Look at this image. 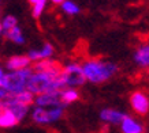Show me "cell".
Instances as JSON below:
<instances>
[{
	"label": "cell",
	"instance_id": "1",
	"mask_svg": "<svg viewBox=\"0 0 149 133\" xmlns=\"http://www.w3.org/2000/svg\"><path fill=\"white\" fill-rule=\"evenodd\" d=\"M62 69L52 72H34L29 80L27 90L32 94H34L36 97L47 93L64 90L66 87L62 80Z\"/></svg>",
	"mask_w": 149,
	"mask_h": 133
},
{
	"label": "cell",
	"instance_id": "2",
	"mask_svg": "<svg viewBox=\"0 0 149 133\" xmlns=\"http://www.w3.org/2000/svg\"><path fill=\"white\" fill-rule=\"evenodd\" d=\"M86 82L93 84H101L112 77L118 72V65L112 61L103 58H88L81 62Z\"/></svg>",
	"mask_w": 149,
	"mask_h": 133
},
{
	"label": "cell",
	"instance_id": "3",
	"mask_svg": "<svg viewBox=\"0 0 149 133\" xmlns=\"http://www.w3.org/2000/svg\"><path fill=\"white\" fill-rule=\"evenodd\" d=\"M34 73L32 66L21 71L8 72L4 68H0V88L6 90L8 94H17L27 90L29 80Z\"/></svg>",
	"mask_w": 149,
	"mask_h": 133
},
{
	"label": "cell",
	"instance_id": "4",
	"mask_svg": "<svg viewBox=\"0 0 149 133\" xmlns=\"http://www.w3.org/2000/svg\"><path fill=\"white\" fill-rule=\"evenodd\" d=\"M64 114V106L40 107L34 106L30 111V118L37 125H51L58 122Z\"/></svg>",
	"mask_w": 149,
	"mask_h": 133
},
{
	"label": "cell",
	"instance_id": "5",
	"mask_svg": "<svg viewBox=\"0 0 149 133\" xmlns=\"http://www.w3.org/2000/svg\"><path fill=\"white\" fill-rule=\"evenodd\" d=\"M62 80L64 83L66 88H77L85 84L86 77L82 69L81 62L77 61H70L63 66L62 69Z\"/></svg>",
	"mask_w": 149,
	"mask_h": 133
},
{
	"label": "cell",
	"instance_id": "6",
	"mask_svg": "<svg viewBox=\"0 0 149 133\" xmlns=\"http://www.w3.org/2000/svg\"><path fill=\"white\" fill-rule=\"evenodd\" d=\"M0 109H8V110H11L14 114L17 115V118L19 120V122H21L23 118H26V115L32 111L30 106H26V105L15 101L13 98H8V99H6V101H0Z\"/></svg>",
	"mask_w": 149,
	"mask_h": 133
},
{
	"label": "cell",
	"instance_id": "7",
	"mask_svg": "<svg viewBox=\"0 0 149 133\" xmlns=\"http://www.w3.org/2000/svg\"><path fill=\"white\" fill-rule=\"evenodd\" d=\"M130 105L137 114L145 115L149 111V98L141 91H134L130 95Z\"/></svg>",
	"mask_w": 149,
	"mask_h": 133
},
{
	"label": "cell",
	"instance_id": "8",
	"mask_svg": "<svg viewBox=\"0 0 149 133\" xmlns=\"http://www.w3.org/2000/svg\"><path fill=\"white\" fill-rule=\"evenodd\" d=\"M29 66H32V61L29 60V57H27L26 54H15V56H11L4 62V69L8 72L26 69Z\"/></svg>",
	"mask_w": 149,
	"mask_h": 133
},
{
	"label": "cell",
	"instance_id": "9",
	"mask_svg": "<svg viewBox=\"0 0 149 133\" xmlns=\"http://www.w3.org/2000/svg\"><path fill=\"white\" fill-rule=\"evenodd\" d=\"M34 106H40V107L63 106V105H62V101H60V91L47 93V94H42V95H38V97H36Z\"/></svg>",
	"mask_w": 149,
	"mask_h": 133
},
{
	"label": "cell",
	"instance_id": "10",
	"mask_svg": "<svg viewBox=\"0 0 149 133\" xmlns=\"http://www.w3.org/2000/svg\"><path fill=\"white\" fill-rule=\"evenodd\" d=\"M126 115L127 114H125V113L120 110H115V109H103V110L100 111V120L107 125H116V124L120 125Z\"/></svg>",
	"mask_w": 149,
	"mask_h": 133
},
{
	"label": "cell",
	"instance_id": "11",
	"mask_svg": "<svg viewBox=\"0 0 149 133\" xmlns=\"http://www.w3.org/2000/svg\"><path fill=\"white\" fill-rule=\"evenodd\" d=\"M133 60L142 69H149V42L140 45L133 53Z\"/></svg>",
	"mask_w": 149,
	"mask_h": 133
},
{
	"label": "cell",
	"instance_id": "12",
	"mask_svg": "<svg viewBox=\"0 0 149 133\" xmlns=\"http://www.w3.org/2000/svg\"><path fill=\"white\" fill-rule=\"evenodd\" d=\"M120 130L122 133H144V125L134 117L126 115L120 124Z\"/></svg>",
	"mask_w": 149,
	"mask_h": 133
},
{
	"label": "cell",
	"instance_id": "13",
	"mask_svg": "<svg viewBox=\"0 0 149 133\" xmlns=\"http://www.w3.org/2000/svg\"><path fill=\"white\" fill-rule=\"evenodd\" d=\"M19 124V120L8 109H0V128L10 129Z\"/></svg>",
	"mask_w": 149,
	"mask_h": 133
},
{
	"label": "cell",
	"instance_id": "14",
	"mask_svg": "<svg viewBox=\"0 0 149 133\" xmlns=\"http://www.w3.org/2000/svg\"><path fill=\"white\" fill-rule=\"evenodd\" d=\"M32 68L34 72H52V71H59L63 66L60 65L58 61L51 58V60H41V61L33 64Z\"/></svg>",
	"mask_w": 149,
	"mask_h": 133
},
{
	"label": "cell",
	"instance_id": "15",
	"mask_svg": "<svg viewBox=\"0 0 149 133\" xmlns=\"http://www.w3.org/2000/svg\"><path fill=\"white\" fill-rule=\"evenodd\" d=\"M8 98H13V99L26 105V106H32L34 103V101H36V95L32 94L29 90H25V91H21V93H17V94H7L6 99H8ZM6 99H3V101H6Z\"/></svg>",
	"mask_w": 149,
	"mask_h": 133
},
{
	"label": "cell",
	"instance_id": "16",
	"mask_svg": "<svg viewBox=\"0 0 149 133\" xmlns=\"http://www.w3.org/2000/svg\"><path fill=\"white\" fill-rule=\"evenodd\" d=\"M79 99V93H78L75 88H64L60 91V101H62V105L64 107H67L68 105L77 102Z\"/></svg>",
	"mask_w": 149,
	"mask_h": 133
},
{
	"label": "cell",
	"instance_id": "17",
	"mask_svg": "<svg viewBox=\"0 0 149 133\" xmlns=\"http://www.w3.org/2000/svg\"><path fill=\"white\" fill-rule=\"evenodd\" d=\"M17 26H18V19L14 15H6L1 18V22H0V34L6 37L10 30L15 29Z\"/></svg>",
	"mask_w": 149,
	"mask_h": 133
},
{
	"label": "cell",
	"instance_id": "18",
	"mask_svg": "<svg viewBox=\"0 0 149 133\" xmlns=\"http://www.w3.org/2000/svg\"><path fill=\"white\" fill-rule=\"evenodd\" d=\"M4 38H7V40L11 41V42L15 44V45H23L25 44V41H26L25 40V36H23V33H22V30H21V27L19 26H17L15 29H13V30H10Z\"/></svg>",
	"mask_w": 149,
	"mask_h": 133
},
{
	"label": "cell",
	"instance_id": "19",
	"mask_svg": "<svg viewBox=\"0 0 149 133\" xmlns=\"http://www.w3.org/2000/svg\"><path fill=\"white\" fill-rule=\"evenodd\" d=\"M60 7L63 10V12L67 14V15H77V14H79V7L71 0H66Z\"/></svg>",
	"mask_w": 149,
	"mask_h": 133
},
{
	"label": "cell",
	"instance_id": "20",
	"mask_svg": "<svg viewBox=\"0 0 149 133\" xmlns=\"http://www.w3.org/2000/svg\"><path fill=\"white\" fill-rule=\"evenodd\" d=\"M54 46L49 44V42H45L42 45V48L40 49V56L41 60H51L52 56H54Z\"/></svg>",
	"mask_w": 149,
	"mask_h": 133
},
{
	"label": "cell",
	"instance_id": "21",
	"mask_svg": "<svg viewBox=\"0 0 149 133\" xmlns=\"http://www.w3.org/2000/svg\"><path fill=\"white\" fill-rule=\"evenodd\" d=\"M47 7V0H41V1H38L37 4L32 5V15L33 18L38 19L42 15V12H44V10H45Z\"/></svg>",
	"mask_w": 149,
	"mask_h": 133
},
{
	"label": "cell",
	"instance_id": "22",
	"mask_svg": "<svg viewBox=\"0 0 149 133\" xmlns=\"http://www.w3.org/2000/svg\"><path fill=\"white\" fill-rule=\"evenodd\" d=\"M26 56L29 57V60L33 62V64H36V62L41 61V56H40V49H30L29 52L26 53Z\"/></svg>",
	"mask_w": 149,
	"mask_h": 133
},
{
	"label": "cell",
	"instance_id": "23",
	"mask_svg": "<svg viewBox=\"0 0 149 133\" xmlns=\"http://www.w3.org/2000/svg\"><path fill=\"white\" fill-rule=\"evenodd\" d=\"M51 3H54V4H56V5H62L66 1V0H49Z\"/></svg>",
	"mask_w": 149,
	"mask_h": 133
},
{
	"label": "cell",
	"instance_id": "24",
	"mask_svg": "<svg viewBox=\"0 0 149 133\" xmlns=\"http://www.w3.org/2000/svg\"><path fill=\"white\" fill-rule=\"evenodd\" d=\"M38 1H41V0H29V3H30V4H32V5L37 4V3H38Z\"/></svg>",
	"mask_w": 149,
	"mask_h": 133
},
{
	"label": "cell",
	"instance_id": "25",
	"mask_svg": "<svg viewBox=\"0 0 149 133\" xmlns=\"http://www.w3.org/2000/svg\"><path fill=\"white\" fill-rule=\"evenodd\" d=\"M146 72H148V75H149V69H148V71H146Z\"/></svg>",
	"mask_w": 149,
	"mask_h": 133
}]
</instances>
